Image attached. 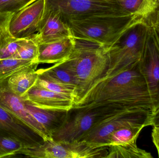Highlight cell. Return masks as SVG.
Here are the masks:
<instances>
[{
  "label": "cell",
  "instance_id": "6da1fadb",
  "mask_svg": "<svg viewBox=\"0 0 159 158\" xmlns=\"http://www.w3.org/2000/svg\"><path fill=\"white\" fill-rule=\"evenodd\" d=\"M98 91L99 95L81 105L101 108L115 113L139 109L152 111L151 97L139 62L101 82Z\"/></svg>",
  "mask_w": 159,
  "mask_h": 158
},
{
  "label": "cell",
  "instance_id": "7a4b0ae2",
  "mask_svg": "<svg viewBox=\"0 0 159 158\" xmlns=\"http://www.w3.org/2000/svg\"><path fill=\"white\" fill-rule=\"evenodd\" d=\"M75 41V48L66 60L77 81V98L75 105L105 77L109 65L108 55L103 47L92 42Z\"/></svg>",
  "mask_w": 159,
  "mask_h": 158
},
{
  "label": "cell",
  "instance_id": "3957f363",
  "mask_svg": "<svg viewBox=\"0 0 159 158\" xmlns=\"http://www.w3.org/2000/svg\"><path fill=\"white\" fill-rule=\"evenodd\" d=\"M150 26V17L139 16L118 41L106 51L109 58V68L105 77L97 83L131 67L140 61Z\"/></svg>",
  "mask_w": 159,
  "mask_h": 158
},
{
  "label": "cell",
  "instance_id": "277c9868",
  "mask_svg": "<svg viewBox=\"0 0 159 158\" xmlns=\"http://www.w3.org/2000/svg\"><path fill=\"white\" fill-rule=\"evenodd\" d=\"M140 15H105L65 20L75 39L95 43L106 51L118 41Z\"/></svg>",
  "mask_w": 159,
  "mask_h": 158
},
{
  "label": "cell",
  "instance_id": "5b68a950",
  "mask_svg": "<svg viewBox=\"0 0 159 158\" xmlns=\"http://www.w3.org/2000/svg\"><path fill=\"white\" fill-rule=\"evenodd\" d=\"M109 147H95L85 141L68 142L53 140L23 147L12 156L36 158H106Z\"/></svg>",
  "mask_w": 159,
  "mask_h": 158
},
{
  "label": "cell",
  "instance_id": "8992f818",
  "mask_svg": "<svg viewBox=\"0 0 159 158\" xmlns=\"http://www.w3.org/2000/svg\"><path fill=\"white\" fill-rule=\"evenodd\" d=\"M151 113L149 109H139L110 117L96 125L80 141H85L93 147H106L109 136L119 129L133 126H150Z\"/></svg>",
  "mask_w": 159,
  "mask_h": 158
},
{
  "label": "cell",
  "instance_id": "52a82bcc",
  "mask_svg": "<svg viewBox=\"0 0 159 158\" xmlns=\"http://www.w3.org/2000/svg\"><path fill=\"white\" fill-rule=\"evenodd\" d=\"M110 117L102 111L88 107H73L68 112L64 123L51 135L55 141H80L101 122Z\"/></svg>",
  "mask_w": 159,
  "mask_h": 158
},
{
  "label": "cell",
  "instance_id": "ba28073f",
  "mask_svg": "<svg viewBox=\"0 0 159 158\" xmlns=\"http://www.w3.org/2000/svg\"><path fill=\"white\" fill-rule=\"evenodd\" d=\"M46 5L59 10L64 19L93 16H126L117 0H45Z\"/></svg>",
  "mask_w": 159,
  "mask_h": 158
},
{
  "label": "cell",
  "instance_id": "9c48e42d",
  "mask_svg": "<svg viewBox=\"0 0 159 158\" xmlns=\"http://www.w3.org/2000/svg\"><path fill=\"white\" fill-rule=\"evenodd\" d=\"M139 64L151 97L152 112H154L159 108V37L151 23Z\"/></svg>",
  "mask_w": 159,
  "mask_h": 158
},
{
  "label": "cell",
  "instance_id": "30bf717a",
  "mask_svg": "<svg viewBox=\"0 0 159 158\" xmlns=\"http://www.w3.org/2000/svg\"><path fill=\"white\" fill-rule=\"evenodd\" d=\"M45 4V0H35L14 13L9 27L10 33L14 38H29L38 32Z\"/></svg>",
  "mask_w": 159,
  "mask_h": 158
},
{
  "label": "cell",
  "instance_id": "8fae6325",
  "mask_svg": "<svg viewBox=\"0 0 159 158\" xmlns=\"http://www.w3.org/2000/svg\"><path fill=\"white\" fill-rule=\"evenodd\" d=\"M34 36L39 44L57 41L73 35L60 11L45 4L39 30Z\"/></svg>",
  "mask_w": 159,
  "mask_h": 158
},
{
  "label": "cell",
  "instance_id": "7c38bea8",
  "mask_svg": "<svg viewBox=\"0 0 159 158\" xmlns=\"http://www.w3.org/2000/svg\"><path fill=\"white\" fill-rule=\"evenodd\" d=\"M0 107L24 122L44 141L52 140L43 126L27 110L22 97L12 92L3 81L0 82Z\"/></svg>",
  "mask_w": 159,
  "mask_h": 158
},
{
  "label": "cell",
  "instance_id": "4fadbf2b",
  "mask_svg": "<svg viewBox=\"0 0 159 158\" xmlns=\"http://www.w3.org/2000/svg\"><path fill=\"white\" fill-rule=\"evenodd\" d=\"M0 134L21 143L24 147L41 143L44 140L24 122L0 107Z\"/></svg>",
  "mask_w": 159,
  "mask_h": 158
},
{
  "label": "cell",
  "instance_id": "5bb4252c",
  "mask_svg": "<svg viewBox=\"0 0 159 158\" xmlns=\"http://www.w3.org/2000/svg\"><path fill=\"white\" fill-rule=\"evenodd\" d=\"M27 104L42 109L69 111L74 106L72 97L38 87L34 84L23 96Z\"/></svg>",
  "mask_w": 159,
  "mask_h": 158
},
{
  "label": "cell",
  "instance_id": "9a60e30c",
  "mask_svg": "<svg viewBox=\"0 0 159 158\" xmlns=\"http://www.w3.org/2000/svg\"><path fill=\"white\" fill-rule=\"evenodd\" d=\"M75 44L74 37L48 43L39 44L36 64H56L67 60L73 52Z\"/></svg>",
  "mask_w": 159,
  "mask_h": 158
},
{
  "label": "cell",
  "instance_id": "2e32d148",
  "mask_svg": "<svg viewBox=\"0 0 159 158\" xmlns=\"http://www.w3.org/2000/svg\"><path fill=\"white\" fill-rule=\"evenodd\" d=\"M37 66L38 64L33 63L26 66L3 82L12 92L21 97L36 83L38 77Z\"/></svg>",
  "mask_w": 159,
  "mask_h": 158
},
{
  "label": "cell",
  "instance_id": "e0dca14e",
  "mask_svg": "<svg viewBox=\"0 0 159 158\" xmlns=\"http://www.w3.org/2000/svg\"><path fill=\"white\" fill-rule=\"evenodd\" d=\"M25 103L27 110L43 126L51 137L52 134L64 123L69 112L63 110L42 109L25 102Z\"/></svg>",
  "mask_w": 159,
  "mask_h": 158
},
{
  "label": "cell",
  "instance_id": "ac0fdd59",
  "mask_svg": "<svg viewBox=\"0 0 159 158\" xmlns=\"http://www.w3.org/2000/svg\"><path fill=\"white\" fill-rule=\"evenodd\" d=\"M37 72L38 75L46 79L73 85L77 88V81L66 60L56 63L50 67L38 70Z\"/></svg>",
  "mask_w": 159,
  "mask_h": 158
},
{
  "label": "cell",
  "instance_id": "d6986e66",
  "mask_svg": "<svg viewBox=\"0 0 159 158\" xmlns=\"http://www.w3.org/2000/svg\"><path fill=\"white\" fill-rule=\"evenodd\" d=\"M107 158H152L150 153L139 148L136 141L129 143L111 146L108 148Z\"/></svg>",
  "mask_w": 159,
  "mask_h": 158
},
{
  "label": "cell",
  "instance_id": "ffe728a7",
  "mask_svg": "<svg viewBox=\"0 0 159 158\" xmlns=\"http://www.w3.org/2000/svg\"><path fill=\"white\" fill-rule=\"evenodd\" d=\"M143 128L142 126H133L119 129L109 136L106 146L126 144L137 141L139 134Z\"/></svg>",
  "mask_w": 159,
  "mask_h": 158
},
{
  "label": "cell",
  "instance_id": "44dd1931",
  "mask_svg": "<svg viewBox=\"0 0 159 158\" xmlns=\"http://www.w3.org/2000/svg\"><path fill=\"white\" fill-rule=\"evenodd\" d=\"M35 85L55 92L70 96L74 99L75 102L76 101L77 98V88L73 85L65 84L46 79L39 75H38V79Z\"/></svg>",
  "mask_w": 159,
  "mask_h": 158
},
{
  "label": "cell",
  "instance_id": "7402d4cb",
  "mask_svg": "<svg viewBox=\"0 0 159 158\" xmlns=\"http://www.w3.org/2000/svg\"><path fill=\"white\" fill-rule=\"evenodd\" d=\"M34 35L22 39L19 48L12 58L28 60L36 63L38 53V43Z\"/></svg>",
  "mask_w": 159,
  "mask_h": 158
},
{
  "label": "cell",
  "instance_id": "603a6c76",
  "mask_svg": "<svg viewBox=\"0 0 159 158\" xmlns=\"http://www.w3.org/2000/svg\"><path fill=\"white\" fill-rule=\"evenodd\" d=\"M33 63L28 60L12 58L0 59V82L4 80L19 70Z\"/></svg>",
  "mask_w": 159,
  "mask_h": 158
},
{
  "label": "cell",
  "instance_id": "cb8c5ba5",
  "mask_svg": "<svg viewBox=\"0 0 159 158\" xmlns=\"http://www.w3.org/2000/svg\"><path fill=\"white\" fill-rule=\"evenodd\" d=\"M14 13L0 11V48L16 40L10 32V23Z\"/></svg>",
  "mask_w": 159,
  "mask_h": 158
},
{
  "label": "cell",
  "instance_id": "d4e9b609",
  "mask_svg": "<svg viewBox=\"0 0 159 158\" xmlns=\"http://www.w3.org/2000/svg\"><path fill=\"white\" fill-rule=\"evenodd\" d=\"M23 147L24 145L19 141L0 134V158L12 157Z\"/></svg>",
  "mask_w": 159,
  "mask_h": 158
},
{
  "label": "cell",
  "instance_id": "484cf974",
  "mask_svg": "<svg viewBox=\"0 0 159 158\" xmlns=\"http://www.w3.org/2000/svg\"><path fill=\"white\" fill-rule=\"evenodd\" d=\"M35 0H0V11L16 13Z\"/></svg>",
  "mask_w": 159,
  "mask_h": 158
},
{
  "label": "cell",
  "instance_id": "4316f807",
  "mask_svg": "<svg viewBox=\"0 0 159 158\" xmlns=\"http://www.w3.org/2000/svg\"><path fill=\"white\" fill-rule=\"evenodd\" d=\"M22 39H16L0 48V59L13 57L17 52Z\"/></svg>",
  "mask_w": 159,
  "mask_h": 158
},
{
  "label": "cell",
  "instance_id": "83f0119b",
  "mask_svg": "<svg viewBox=\"0 0 159 158\" xmlns=\"http://www.w3.org/2000/svg\"><path fill=\"white\" fill-rule=\"evenodd\" d=\"M150 18L151 24L159 35V8L150 15Z\"/></svg>",
  "mask_w": 159,
  "mask_h": 158
},
{
  "label": "cell",
  "instance_id": "f1b7e54d",
  "mask_svg": "<svg viewBox=\"0 0 159 158\" xmlns=\"http://www.w3.org/2000/svg\"><path fill=\"white\" fill-rule=\"evenodd\" d=\"M150 126L159 128V108L151 113L150 116Z\"/></svg>",
  "mask_w": 159,
  "mask_h": 158
},
{
  "label": "cell",
  "instance_id": "f546056e",
  "mask_svg": "<svg viewBox=\"0 0 159 158\" xmlns=\"http://www.w3.org/2000/svg\"><path fill=\"white\" fill-rule=\"evenodd\" d=\"M152 137L153 143L157 150L159 158V128L153 127Z\"/></svg>",
  "mask_w": 159,
  "mask_h": 158
},
{
  "label": "cell",
  "instance_id": "4dcf8cb0",
  "mask_svg": "<svg viewBox=\"0 0 159 158\" xmlns=\"http://www.w3.org/2000/svg\"><path fill=\"white\" fill-rule=\"evenodd\" d=\"M100 1H112V0H100Z\"/></svg>",
  "mask_w": 159,
  "mask_h": 158
},
{
  "label": "cell",
  "instance_id": "1f68e13d",
  "mask_svg": "<svg viewBox=\"0 0 159 158\" xmlns=\"http://www.w3.org/2000/svg\"><path fill=\"white\" fill-rule=\"evenodd\" d=\"M158 35H159V34H158Z\"/></svg>",
  "mask_w": 159,
  "mask_h": 158
}]
</instances>
